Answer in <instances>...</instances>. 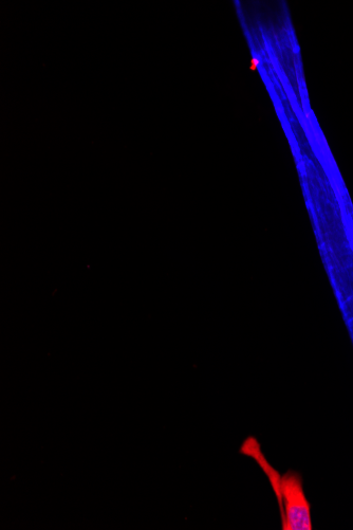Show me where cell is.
<instances>
[{
    "label": "cell",
    "mask_w": 353,
    "mask_h": 530,
    "mask_svg": "<svg viewBox=\"0 0 353 530\" xmlns=\"http://www.w3.org/2000/svg\"><path fill=\"white\" fill-rule=\"evenodd\" d=\"M281 493L286 506L284 529L311 530L310 507L299 475L296 473L285 475L281 482Z\"/></svg>",
    "instance_id": "cell-1"
}]
</instances>
